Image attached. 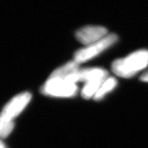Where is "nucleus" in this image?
<instances>
[{
  "label": "nucleus",
  "instance_id": "obj_8",
  "mask_svg": "<svg viewBox=\"0 0 148 148\" xmlns=\"http://www.w3.org/2000/svg\"><path fill=\"white\" fill-rule=\"evenodd\" d=\"M107 78L96 79L85 83L82 90V97L86 99L93 97Z\"/></svg>",
  "mask_w": 148,
  "mask_h": 148
},
{
  "label": "nucleus",
  "instance_id": "obj_2",
  "mask_svg": "<svg viewBox=\"0 0 148 148\" xmlns=\"http://www.w3.org/2000/svg\"><path fill=\"white\" fill-rule=\"evenodd\" d=\"M148 65V50L140 49L112 63V70L118 76L128 78L136 75Z\"/></svg>",
  "mask_w": 148,
  "mask_h": 148
},
{
  "label": "nucleus",
  "instance_id": "obj_1",
  "mask_svg": "<svg viewBox=\"0 0 148 148\" xmlns=\"http://www.w3.org/2000/svg\"><path fill=\"white\" fill-rule=\"evenodd\" d=\"M32 99L29 92H23L14 96L3 107L0 118L1 137L6 138L14 127V119L21 113Z\"/></svg>",
  "mask_w": 148,
  "mask_h": 148
},
{
  "label": "nucleus",
  "instance_id": "obj_5",
  "mask_svg": "<svg viewBox=\"0 0 148 148\" xmlns=\"http://www.w3.org/2000/svg\"><path fill=\"white\" fill-rule=\"evenodd\" d=\"M106 27L99 25H88L83 27L75 33L76 38L81 43L89 45L99 41L107 35Z\"/></svg>",
  "mask_w": 148,
  "mask_h": 148
},
{
  "label": "nucleus",
  "instance_id": "obj_9",
  "mask_svg": "<svg viewBox=\"0 0 148 148\" xmlns=\"http://www.w3.org/2000/svg\"><path fill=\"white\" fill-rule=\"evenodd\" d=\"M116 84H117V81L114 77H108L104 81L98 91L96 92L95 96L93 97V99L96 101L101 100L108 92H111L116 87Z\"/></svg>",
  "mask_w": 148,
  "mask_h": 148
},
{
  "label": "nucleus",
  "instance_id": "obj_7",
  "mask_svg": "<svg viewBox=\"0 0 148 148\" xmlns=\"http://www.w3.org/2000/svg\"><path fill=\"white\" fill-rule=\"evenodd\" d=\"M79 63L76 61L72 60L68 62L64 65L60 66L58 69H55L49 77L50 78H59V79H67L71 75L75 73L79 70Z\"/></svg>",
  "mask_w": 148,
  "mask_h": 148
},
{
  "label": "nucleus",
  "instance_id": "obj_6",
  "mask_svg": "<svg viewBox=\"0 0 148 148\" xmlns=\"http://www.w3.org/2000/svg\"><path fill=\"white\" fill-rule=\"evenodd\" d=\"M107 77H108V73L106 70L102 68L93 67L79 69L78 71L71 75L66 79L76 84V82H83L86 83L93 79Z\"/></svg>",
  "mask_w": 148,
  "mask_h": 148
},
{
  "label": "nucleus",
  "instance_id": "obj_3",
  "mask_svg": "<svg viewBox=\"0 0 148 148\" xmlns=\"http://www.w3.org/2000/svg\"><path fill=\"white\" fill-rule=\"evenodd\" d=\"M78 88L76 84L66 79L48 77L40 91L45 95L56 97H71L77 94Z\"/></svg>",
  "mask_w": 148,
  "mask_h": 148
},
{
  "label": "nucleus",
  "instance_id": "obj_4",
  "mask_svg": "<svg viewBox=\"0 0 148 148\" xmlns=\"http://www.w3.org/2000/svg\"><path fill=\"white\" fill-rule=\"evenodd\" d=\"M118 36L115 34L106 35L99 41L75 51L74 54V60L80 64L95 58L110 46L114 45L118 40Z\"/></svg>",
  "mask_w": 148,
  "mask_h": 148
},
{
  "label": "nucleus",
  "instance_id": "obj_10",
  "mask_svg": "<svg viewBox=\"0 0 148 148\" xmlns=\"http://www.w3.org/2000/svg\"><path fill=\"white\" fill-rule=\"evenodd\" d=\"M140 79L141 81H143V82H148V72H146V73H143V75L140 76Z\"/></svg>",
  "mask_w": 148,
  "mask_h": 148
}]
</instances>
